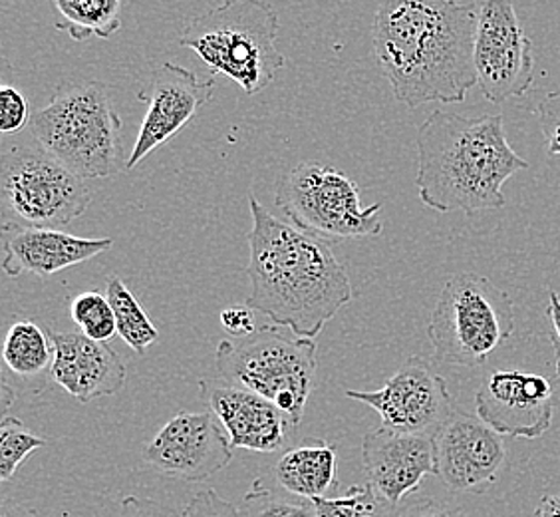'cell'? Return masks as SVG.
<instances>
[{
    "label": "cell",
    "instance_id": "obj_1",
    "mask_svg": "<svg viewBox=\"0 0 560 517\" xmlns=\"http://www.w3.org/2000/svg\"><path fill=\"white\" fill-rule=\"evenodd\" d=\"M481 2L384 0L374 53L394 96L408 108L459 104L477 87L475 38Z\"/></svg>",
    "mask_w": 560,
    "mask_h": 517
},
{
    "label": "cell",
    "instance_id": "obj_2",
    "mask_svg": "<svg viewBox=\"0 0 560 517\" xmlns=\"http://www.w3.org/2000/svg\"><path fill=\"white\" fill-rule=\"evenodd\" d=\"M247 307L301 338L323 333L335 314L354 299L350 277L323 239L304 233L248 197Z\"/></svg>",
    "mask_w": 560,
    "mask_h": 517
},
{
    "label": "cell",
    "instance_id": "obj_3",
    "mask_svg": "<svg viewBox=\"0 0 560 517\" xmlns=\"http://www.w3.org/2000/svg\"><path fill=\"white\" fill-rule=\"evenodd\" d=\"M418 175L421 204L440 214L475 216L505 207L503 185L527 170L506 140L501 114L469 118L435 110L418 128Z\"/></svg>",
    "mask_w": 560,
    "mask_h": 517
},
{
    "label": "cell",
    "instance_id": "obj_4",
    "mask_svg": "<svg viewBox=\"0 0 560 517\" xmlns=\"http://www.w3.org/2000/svg\"><path fill=\"white\" fill-rule=\"evenodd\" d=\"M31 131L44 150L82 180L128 170L121 118L104 82H62L34 114Z\"/></svg>",
    "mask_w": 560,
    "mask_h": 517
},
{
    "label": "cell",
    "instance_id": "obj_5",
    "mask_svg": "<svg viewBox=\"0 0 560 517\" xmlns=\"http://www.w3.org/2000/svg\"><path fill=\"white\" fill-rule=\"evenodd\" d=\"M277 36L279 19L269 2L229 0L189 22L179 44L191 48L211 76H226L247 96H257L287 65Z\"/></svg>",
    "mask_w": 560,
    "mask_h": 517
},
{
    "label": "cell",
    "instance_id": "obj_6",
    "mask_svg": "<svg viewBox=\"0 0 560 517\" xmlns=\"http://www.w3.org/2000/svg\"><path fill=\"white\" fill-rule=\"evenodd\" d=\"M0 165L2 233L70 226L94 202L86 180L58 162L34 136L7 148Z\"/></svg>",
    "mask_w": 560,
    "mask_h": 517
},
{
    "label": "cell",
    "instance_id": "obj_7",
    "mask_svg": "<svg viewBox=\"0 0 560 517\" xmlns=\"http://www.w3.org/2000/svg\"><path fill=\"white\" fill-rule=\"evenodd\" d=\"M215 367L226 382L277 404L301 424L316 372V343L277 324L217 345Z\"/></svg>",
    "mask_w": 560,
    "mask_h": 517
},
{
    "label": "cell",
    "instance_id": "obj_8",
    "mask_svg": "<svg viewBox=\"0 0 560 517\" xmlns=\"http://www.w3.org/2000/svg\"><path fill=\"white\" fill-rule=\"evenodd\" d=\"M515 333L509 292L477 273H455L433 307L428 336L435 356L462 367H481Z\"/></svg>",
    "mask_w": 560,
    "mask_h": 517
},
{
    "label": "cell",
    "instance_id": "obj_9",
    "mask_svg": "<svg viewBox=\"0 0 560 517\" xmlns=\"http://www.w3.org/2000/svg\"><path fill=\"white\" fill-rule=\"evenodd\" d=\"M275 204L292 226L326 243L384 231L382 204H362L354 180L326 163L302 162L284 173Z\"/></svg>",
    "mask_w": 560,
    "mask_h": 517
},
{
    "label": "cell",
    "instance_id": "obj_10",
    "mask_svg": "<svg viewBox=\"0 0 560 517\" xmlns=\"http://www.w3.org/2000/svg\"><path fill=\"white\" fill-rule=\"evenodd\" d=\"M346 397L376 410L382 426L399 434L435 436L457 410L445 378L421 356L408 358L384 387L346 390Z\"/></svg>",
    "mask_w": 560,
    "mask_h": 517
},
{
    "label": "cell",
    "instance_id": "obj_11",
    "mask_svg": "<svg viewBox=\"0 0 560 517\" xmlns=\"http://www.w3.org/2000/svg\"><path fill=\"white\" fill-rule=\"evenodd\" d=\"M477 87L491 104L523 96L533 87V43L505 0L481 2L475 38Z\"/></svg>",
    "mask_w": 560,
    "mask_h": 517
},
{
    "label": "cell",
    "instance_id": "obj_12",
    "mask_svg": "<svg viewBox=\"0 0 560 517\" xmlns=\"http://www.w3.org/2000/svg\"><path fill=\"white\" fill-rule=\"evenodd\" d=\"M143 460L160 474L203 482L231 463L233 446L213 412H179L143 448Z\"/></svg>",
    "mask_w": 560,
    "mask_h": 517
},
{
    "label": "cell",
    "instance_id": "obj_13",
    "mask_svg": "<svg viewBox=\"0 0 560 517\" xmlns=\"http://www.w3.org/2000/svg\"><path fill=\"white\" fill-rule=\"evenodd\" d=\"M213 76L199 80L195 72L184 66L163 62L151 74L148 90H141L140 100L148 102L145 118L140 134L128 156V170L140 165L151 151L158 150L177 136L197 112L213 97Z\"/></svg>",
    "mask_w": 560,
    "mask_h": 517
},
{
    "label": "cell",
    "instance_id": "obj_14",
    "mask_svg": "<svg viewBox=\"0 0 560 517\" xmlns=\"http://www.w3.org/2000/svg\"><path fill=\"white\" fill-rule=\"evenodd\" d=\"M433 446L435 475L453 492H486L505 462L503 436L459 409L433 436Z\"/></svg>",
    "mask_w": 560,
    "mask_h": 517
},
{
    "label": "cell",
    "instance_id": "obj_15",
    "mask_svg": "<svg viewBox=\"0 0 560 517\" xmlns=\"http://www.w3.org/2000/svg\"><path fill=\"white\" fill-rule=\"evenodd\" d=\"M475 409L499 436L540 438L552 424V387L540 375L495 370L477 390Z\"/></svg>",
    "mask_w": 560,
    "mask_h": 517
},
{
    "label": "cell",
    "instance_id": "obj_16",
    "mask_svg": "<svg viewBox=\"0 0 560 517\" xmlns=\"http://www.w3.org/2000/svg\"><path fill=\"white\" fill-rule=\"evenodd\" d=\"M199 397L225 428L233 448L277 452L291 443L296 424L270 400L226 380H199Z\"/></svg>",
    "mask_w": 560,
    "mask_h": 517
},
{
    "label": "cell",
    "instance_id": "obj_17",
    "mask_svg": "<svg viewBox=\"0 0 560 517\" xmlns=\"http://www.w3.org/2000/svg\"><path fill=\"white\" fill-rule=\"evenodd\" d=\"M362 460L368 484L389 504L399 506L404 497L420 490L425 475H435L433 436L399 434L382 426L364 436Z\"/></svg>",
    "mask_w": 560,
    "mask_h": 517
},
{
    "label": "cell",
    "instance_id": "obj_18",
    "mask_svg": "<svg viewBox=\"0 0 560 517\" xmlns=\"http://www.w3.org/2000/svg\"><path fill=\"white\" fill-rule=\"evenodd\" d=\"M48 334L55 346L50 375L78 402L114 397L124 388L128 368L108 343H96L80 331L56 333L48 329Z\"/></svg>",
    "mask_w": 560,
    "mask_h": 517
},
{
    "label": "cell",
    "instance_id": "obj_19",
    "mask_svg": "<svg viewBox=\"0 0 560 517\" xmlns=\"http://www.w3.org/2000/svg\"><path fill=\"white\" fill-rule=\"evenodd\" d=\"M114 248L109 238H75L60 229H21L4 233L2 269L9 277L22 273L48 277L97 257Z\"/></svg>",
    "mask_w": 560,
    "mask_h": 517
},
{
    "label": "cell",
    "instance_id": "obj_20",
    "mask_svg": "<svg viewBox=\"0 0 560 517\" xmlns=\"http://www.w3.org/2000/svg\"><path fill=\"white\" fill-rule=\"evenodd\" d=\"M275 478L292 496L316 499L336 497L338 492V448L324 440H304L282 453Z\"/></svg>",
    "mask_w": 560,
    "mask_h": 517
},
{
    "label": "cell",
    "instance_id": "obj_21",
    "mask_svg": "<svg viewBox=\"0 0 560 517\" xmlns=\"http://www.w3.org/2000/svg\"><path fill=\"white\" fill-rule=\"evenodd\" d=\"M60 21L56 28L65 31L75 43H84L92 36L112 38L121 28L119 0H56Z\"/></svg>",
    "mask_w": 560,
    "mask_h": 517
},
{
    "label": "cell",
    "instance_id": "obj_22",
    "mask_svg": "<svg viewBox=\"0 0 560 517\" xmlns=\"http://www.w3.org/2000/svg\"><path fill=\"white\" fill-rule=\"evenodd\" d=\"M2 358L16 377H38L52 367L55 346L48 331L34 321H14L4 336Z\"/></svg>",
    "mask_w": 560,
    "mask_h": 517
},
{
    "label": "cell",
    "instance_id": "obj_23",
    "mask_svg": "<svg viewBox=\"0 0 560 517\" xmlns=\"http://www.w3.org/2000/svg\"><path fill=\"white\" fill-rule=\"evenodd\" d=\"M106 297L116 317L118 334L131 351L143 355L153 343H158L160 331L151 323L150 317L141 309L140 302L124 280L119 277H109Z\"/></svg>",
    "mask_w": 560,
    "mask_h": 517
},
{
    "label": "cell",
    "instance_id": "obj_24",
    "mask_svg": "<svg viewBox=\"0 0 560 517\" xmlns=\"http://www.w3.org/2000/svg\"><path fill=\"white\" fill-rule=\"evenodd\" d=\"M314 517H401V507L389 504L370 484L352 485L342 496L313 502Z\"/></svg>",
    "mask_w": 560,
    "mask_h": 517
},
{
    "label": "cell",
    "instance_id": "obj_25",
    "mask_svg": "<svg viewBox=\"0 0 560 517\" xmlns=\"http://www.w3.org/2000/svg\"><path fill=\"white\" fill-rule=\"evenodd\" d=\"M70 314L78 331L96 343H108L118 334L108 297L100 291L80 292L70 302Z\"/></svg>",
    "mask_w": 560,
    "mask_h": 517
},
{
    "label": "cell",
    "instance_id": "obj_26",
    "mask_svg": "<svg viewBox=\"0 0 560 517\" xmlns=\"http://www.w3.org/2000/svg\"><path fill=\"white\" fill-rule=\"evenodd\" d=\"M46 444V438L26 428L16 416H4L0 424V480L11 482L22 462Z\"/></svg>",
    "mask_w": 560,
    "mask_h": 517
},
{
    "label": "cell",
    "instance_id": "obj_27",
    "mask_svg": "<svg viewBox=\"0 0 560 517\" xmlns=\"http://www.w3.org/2000/svg\"><path fill=\"white\" fill-rule=\"evenodd\" d=\"M241 512L245 517H311L314 506L277 496L260 480H255L245 494Z\"/></svg>",
    "mask_w": 560,
    "mask_h": 517
},
{
    "label": "cell",
    "instance_id": "obj_28",
    "mask_svg": "<svg viewBox=\"0 0 560 517\" xmlns=\"http://www.w3.org/2000/svg\"><path fill=\"white\" fill-rule=\"evenodd\" d=\"M0 102H2V118H0L2 134H19L33 119L28 102L22 96L21 90L14 87H2Z\"/></svg>",
    "mask_w": 560,
    "mask_h": 517
},
{
    "label": "cell",
    "instance_id": "obj_29",
    "mask_svg": "<svg viewBox=\"0 0 560 517\" xmlns=\"http://www.w3.org/2000/svg\"><path fill=\"white\" fill-rule=\"evenodd\" d=\"M539 119L542 138L547 141V150L552 156H560V90L550 92L549 96L535 108Z\"/></svg>",
    "mask_w": 560,
    "mask_h": 517
},
{
    "label": "cell",
    "instance_id": "obj_30",
    "mask_svg": "<svg viewBox=\"0 0 560 517\" xmlns=\"http://www.w3.org/2000/svg\"><path fill=\"white\" fill-rule=\"evenodd\" d=\"M179 517H245L237 506L226 502L225 497L219 496L215 490H207L185 506Z\"/></svg>",
    "mask_w": 560,
    "mask_h": 517
},
{
    "label": "cell",
    "instance_id": "obj_31",
    "mask_svg": "<svg viewBox=\"0 0 560 517\" xmlns=\"http://www.w3.org/2000/svg\"><path fill=\"white\" fill-rule=\"evenodd\" d=\"M221 324L226 333L243 338L255 333V314L248 307H229L221 311Z\"/></svg>",
    "mask_w": 560,
    "mask_h": 517
},
{
    "label": "cell",
    "instance_id": "obj_32",
    "mask_svg": "<svg viewBox=\"0 0 560 517\" xmlns=\"http://www.w3.org/2000/svg\"><path fill=\"white\" fill-rule=\"evenodd\" d=\"M119 517H179L170 507L148 497L128 496L121 502Z\"/></svg>",
    "mask_w": 560,
    "mask_h": 517
},
{
    "label": "cell",
    "instance_id": "obj_33",
    "mask_svg": "<svg viewBox=\"0 0 560 517\" xmlns=\"http://www.w3.org/2000/svg\"><path fill=\"white\" fill-rule=\"evenodd\" d=\"M401 517H467L459 507L443 506L431 499H418L401 507Z\"/></svg>",
    "mask_w": 560,
    "mask_h": 517
},
{
    "label": "cell",
    "instance_id": "obj_34",
    "mask_svg": "<svg viewBox=\"0 0 560 517\" xmlns=\"http://www.w3.org/2000/svg\"><path fill=\"white\" fill-rule=\"evenodd\" d=\"M547 319L550 321V343L555 351V375L560 378V297L557 291H549Z\"/></svg>",
    "mask_w": 560,
    "mask_h": 517
},
{
    "label": "cell",
    "instance_id": "obj_35",
    "mask_svg": "<svg viewBox=\"0 0 560 517\" xmlns=\"http://www.w3.org/2000/svg\"><path fill=\"white\" fill-rule=\"evenodd\" d=\"M0 517H40L36 509L16 504L12 499H4L0 506Z\"/></svg>",
    "mask_w": 560,
    "mask_h": 517
},
{
    "label": "cell",
    "instance_id": "obj_36",
    "mask_svg": "<svg viewBox=\"0 0 560 517\" xmlns=\"http://www.w3.org/2000/svg\"><path fill=\"white\" fill-rule=\"evenodd\" d=\"M535 517H560V496H542L535 509Z\"/></svg>",
    "mask_w": 560,
    "mask_h": 517
}]
</instances>
